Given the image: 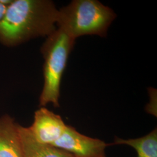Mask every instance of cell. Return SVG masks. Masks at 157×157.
Segmentation results:
<instances>
[{
    "label": "cell",
    "instance_id": "6",
    "mask_svg": "<svg viewBox=\"0 0 157 157\" xmlns=\"http://www.w3.org/2000/svg\"><path fill=\"white\" fill-rule=\"evenodd\" d=\"M18 124L10 115L0 117V157H23Z\"/></svg>",
    "mask_w": 157,
    "mask_h": 157
},
{
    "label": "cell",
    "instance_id": "5",
    "mask_svg": "<svg viewBox=\"0 0 157 157\" xmlns=\"http://www.w3.org/2000/svg\"><path fill=\"white\" fill-rule=\"evenodd\" d=\"M67 124L58 115L41 107L36 111L29 130L34 139L44 145L53 146L62 136Z\"/></svg>",
    "mask_w": 157,
    "mask_h": 157
},
{
    "label": "cell",
    "instance_id": "4",
    "mask_svg": "<svg viewBox=\"0 0 157 157\" xmlns=\"http://www.w3.org/2000/svg\"><path fill=\"white\" fill-rule=\"evenodd\" d=\"M108 146L104 141L85 136L67 125L63 133L52 146L73 157H107L105 149Z\"/></svg>",
    "mask_w": 157,
    "mask_h": 157
},
{
    "label": "cell",
    "instance_id": "7",
    "mask_svg": "<svg viewBox=\"0 0 157 157\" xmlns=\"http://www.w3.org/2000/svg\"><path fill=\"white\" fill-rule=\"evenodd\" d=\"M23 157H73L56 147L40 144L34 139L28 127L18 124Z\"/></svg>",
    "mask_w": 157,
    "mask_h": 157
},
{
    "label": "cell",
    "instance_id": "9",
    "mask_svg": "<svg viewBox=\"0 0 157 157\" xmlns=\"http://www.w3.org/2000/svg\"><path fill=\"white\" fill-rule=\"evenodd\" d=\"M6 8H7L6 6L0 3V21L2 19L3 17H4Z\"/></svg>",
    "mask_w": 157,
    "mask_h": 157
},
{
    "label": "cell",
    "instance_id": "8",
    "mask_svg": "<svg viewBox=\"0 0 157 157\" xmlns=\"http://www.w3.org/2000/svg\"><path fill=\"white\" fill-rule=\"evenodd\" d=\"M113 144H124L133 147L137 152V157H157V129L136 139H115Z\"/></svg>",
    "mask_w": 157,
    "mask_h": 157
},
{
    "label": "cell",
    "instance_id": "2",
    "mask_svg": "<svg viewBox=\"0 0 157 157\" xmlns=\"http://www.w3.org/2000/svg\"><path fill=\"white\" fill-rule=\"evenodd\" d=\"M117 15L97 0H73L58 10L56 28L76 40L80 36L105 37Z\"/></svg>",
    "mask_w": 157,
    "mask_h": 157
},
{
    "label": "cell",
    "instance_id": "3",
    "mask_svg": "<svg viewBox=\"0 0 157 157\" xmlns=\"http://www.w3.org/2000/svg\"><path fill=\"white\" fill-rule=\"evenodd\" d=\"M75 40L56 28L47 37L41 46V52L44 60V84L40 95V107H45L48 104H52L54 107H59L62 76Z\"/></svg>",
    "mask_w": 157,
    "mask_h": 157
},
{
    "label": "cell",
    "instance_id": "1",
    "mask_svg": "<svg viewBox=\"0 0 157 157\" xmlns=\"http://www.w3.org/2000/svg\"><path fill=\"white\" fill-rule=\"evenodd\" d=\"M58 10L50 0H13L0 21V44L21 45L56 28Z\"/></svg>",
    "mask_w": 157,
    "mask_h": 157
}]
</instances>
